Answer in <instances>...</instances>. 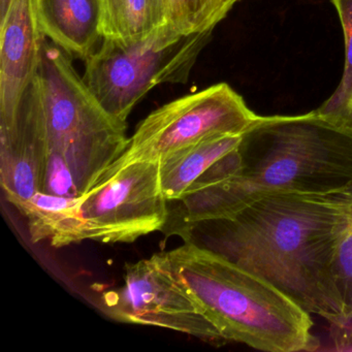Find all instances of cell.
Instances as JSON below:
<instances>
[{
  "label": "cell",
  "mask_w": 352,
  "mask_h": 352,
  "mask_svg": "<svg viewBox=\"0 0 352 352\" xmlns=\"http://www.w3.org/2000/svg\"><path fill=\"white\" fill-rule=\"evenodd\" d=\"M47 160L44 121L32 84L13 121L0 126V182L14 207L42 191Z\"/></svg>",
  "instance_id": "cell-9"
},
{
  "label": "cell",
  "mask_w": 352,
  "mask_h": 352,
  "mask_svg": "<svg viewBox=\"0 0 352 352\" xmlns=\"http://www.w3.org/2000/svg\"><path fill=\"white\" fill-rule=\"evenodd\" d=\"M100 308L113 320L153 325L206 342L226 341L175 276L166 252L125 265L124 285L104 294Z\"/></svg>",
  "instance_id": "cell-8"
},
{
  "label": "cell",
  "mask_w": 352,
  "mask_h": 352,
  "mask_svg": "<svg viewBox=\"0 0 352 352\" xmlns=\"http://www.w3.org/2000/svg\"><path fill=\"white\" fill-rule=\"evenodd\" d=\"M240 0H164L166 23L180 36L212 32Z\"/></svg>",
  "instance_id": "cell-15"
},
{
  "label": "cell",
  "mask_w": 352,
  "mask_h": 352,
  "mask_svg": "<svg viewBox=\"0 0 352 352\" xmlns=\"http://www.w3.org/2000/svg\"><path fill=\"white\" fill-rule=\"evenodd\" d=\"M13 3L14 0H0V23L7 17Z\"/></svg>",
  "instance_id": "cell-18"
},
{
  "label": "cell",
  "mask_w": 352,
  "mask_h": 352,
  "mask_svg": "<svg viewBox=\"0 0 352 352\" xmlns=\"http://www.w3.org/2000/svg\"><path fill=\"white\" fill-rule=\"evenodd\" d=\"M166 253L226 341L267 352L316 349L310 313L265 278L190 243Z\"/></svg>",
  "instance_id": "cell-3"
},
{
  "label": "cell",
  "mask_w": 352,
  "mask_h": 352,
  "mask_svg": "<svg viewBox=\"0 0 352 352\" xmlns=\"http://www.w3.org/2000/svg\"><path fill=\"white\" fill-rule=\"evenodd\" d=\"M243 135H221L179 150L160 164L162 192L168 201H177L209 168L239 147Z\"/></svg>",
  "instance_id": "cell-12"
},
{
  "label": "cell",
  "mask_w": 352,
  "mask_h": 352,
  "mask_svg": "<svg viewBox=\"0 0 352 352\" xmlns=\"http://www.w3.org/2000/svg\"><path fill=\"white\" fill-rule=\"evenodd\" d=\"M168 199L162 192L160 164L135 162L108 170L82 195L73 243H133L164 230Z\"/></svg>",
  "instance_id": "cell-7"
},
{
  "label": "cell",
  "mask_w": 352,
  "mask_h": 352,
  "mask_svg": "<svg viewBox=\"0 0 352 352\" xmlns=\"http://www.w3.org/2000/svg\"><path fill=\"white\" fill-rule=\"evenodd\" d=\"M45 38L72 57L85 61L100 36L98 0H34Z\"/></svg>",
  "instance_id": "cell-11"
},
{
  "label": "cell",
  "mask_w": 352,
  "mask_h": 352,
  "mask_svg": "<svg viewBox=\"0 0 352 352\" xmlns=\"http://www.w3.org/2000/svg\"><path fill=\"white\" fill-rule=\"evenodd\" d=\"M102 38L137 42L166 23L164 0H98Z\"/></svg>",
  "instance_id": "cell-13"
},
{
  "label": "cell",
  "mask_w": 352,
  "mask_h": 352,
  "mask_svg": "<svg viewBox=\"0 0 352 352\" xmlns=\"http://www.w3.org/2000/svg\"><path fill=\"white\" fill-rule=\"evenodd\" d=\"M44 40L34 0H14L0 23V126L13 121L34 82Z\"/></svg>",
  "instance_id": "cell-10"
},
{
  "label": "cell",
  "mask_w": 352,
  "mask_h": 352,
  "mask_svg": "<svg viewBox=\"0 0 352 352\" xmlns=\"http://www.w3.org/2000/svg\"><path fill=\"white\" fill-rule=\"evenodd\" d=\"M82 197H67L36 192L16 207L28 219L32 243L49 240L53 247L73 244Z\"/></svg>",
  "instance_id": "cell-14"
},
{
  "label": "cell",
  "mask_w": 352,
  "mask_h": 352,
  "mask_svg": "<svg viewBox=\"0 0 352 352\" xmlns=\"http://www.w3.org/2000/svg\"><path fill=\"white\" fill-rule=\"evenodd\" d=\"M339 230L338 192H273L230 217L182 224L173 234L265 278L338 329L342 305L333 261Z\"/></svg>",
  "instance_id": "cell-1"
},
{
  "label": "cell",
  "mask_w": 352,
  "mask_h": 352,
  "mask_svg": "<svg viewBox=\"0 0 352 352\" xmlns=\"http://www.w3.org/2000/svg\"><path fill=\"white\" fill-rule=\"evenodd\" d=\"M212 32L180 36L162 26L137 42L102 38L85 60L83 81L109 115L126 122L135 104L156 86L186 84Z\"/></svg>",
  "instance_id": "cell-5"
},
{
  "label": "cell",
  "mask_w": 352,
  "mask_h": 352,
  "mask_svg": "<svg viewBox=\"0 0 352 352\" xmlns=\"http://www.w3.org/2000/svg\"><path fill=\"white\" fill-rule=\"evenodd\" d=\"M352 185V127L319 116L263 117L177 201L164 228L230 216L273 192L333 195Z\"/></svg>",
  "instance_id": "cell-2"
},
{
  "label": "cell",
  "mask_w": 352,
  "mask_h": 352,
  "mask_svg": "<svg viewBox=\"0 0 352 352\" xmlns=\"http://www.w3.org/2000/svg\"><path fill=\"white\" fill-rule=\"evenodd\" d=\"M72 58L45 38L32 85L48 146L42 192L79 197L118 162L131 139L126 122L113 118L102 108Z\"/></svg>",
  "instance_id": "cell-4"
},
{
  "label": "cell",
  "mask_w": 352,
  "mask_h": 352,
  "mask_svg": "<svg viewBox=\"0 0 352 352\" xmlns=\"http://www.w3.org/2000/svg\"><path fill=\"white\" fill-rule=\"evenodd\" d=\"M340 230L333 261L336 286L342 305V322L352 313V185L338 192Z\"/></svg>",
  "instance_id": "cell-17"
},
{
  "label": "cell",
  "mask_w": 352,
  "mask_h": 352,
  "mask_svg": "<svg viewBox=\"0 0 352 352\" xmlns=\"http://www.w3.org/2000/svg\"><path fill=\"white\" fill-rule=\"evenodd\" d=\"M261 118L228 84L210 86L148 115L131 138L126 151L108 170L135 162H158L212 138L244 135Z\"/></svg>",
  "instance_id": "cell-6"
},
{
  "label": "cell",
  "mask_w": 352,
  "mask_h": 352,
  "mask_svg": "<svg viewBox=\"0 0 352 352\" xmlns=\"http://www.w3.org/2000/svg\"><path fill=\"white\" fill-rule=\"evenodd\" d=\"M339 15L345 38V65L339 86L315 112L329 120L352 127V0H331Z\"/></svg>",
  "instance_id": "cell-16"
},
{
  "label": "cell",
  "mask_w": 352,
  "mask_h": 352,
  "mask_svg": "<svg viewBox=\"0 0 352 352\" xmlns=\"http://www.w3.org/2000/svg\"><path fill=\"white\" fill-rule=\"evenodd\" d=\"M349 325H350V327H351V329H352V313H351V315H350V317H349Z\"/></svg>",
  "instance_id": "cell-19"
}]
</instances>
